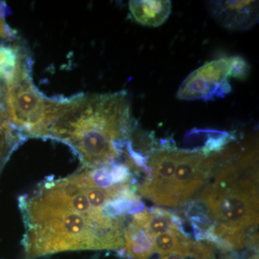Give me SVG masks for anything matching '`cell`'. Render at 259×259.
I'll list each match as a JSON object with an SVG mask.
<instances>
[{
	"mask_svg": "<svg viewBox=\"0 0 259 259\" xmlns=\"http://www.w3.org/2000/svg\"><path fill=\"white\" fill-rule=\"evenodd\" d=\"M212 157L201 151L180 150L174 175V190L179 204L183 203L198 192L210 177Z\"/></svg>",
	"mask_w": 259,
	"mask_h": 259,
	"instance_id": "obj_7",
	"label": "cell"
},
{
	"mask_svg": "<svg viewBox=\"0 0 259 259\" xmlns=\"http://www.w3.org/2000/svg\"><path fill=\"white\" fill-rule=\"evenodd\" d=\"M134 125L125 91L66 98L47 139L69 146L84 167L110 164L125 155Z\"/></svg>",
	"mask_w": 259,
	"mask_h": 259,
	"instance_id": "obj_2",
	"label": "cell"
},
{
	"mask_svg": "<svg viewBox=\"0 0 259 259\" xmlns=\"http://www.w3.org/2000/svg\"><path fill=\"white\" fill-rule=\"evenodd\" d=\"M258 167L241 164L214 178L202 202L212 221L213 233L225 239L258 224Z\"/></svg>",
	"mask_w": 259,
	"mask_h": 259,
	"instance_id": "obj_3",
	"label": "cell"
},
{
	"mask_svg": "<svg viewBox=\"0 0 259 259\" xmlns=\"http://www.w3.org/2000/svg\"><path fill=\"white\" fill-rule=\"evenodd\" d=\"M66 98H49L32 81L31 59L27 56L2 89V101L11 125L27 139H47L49 129Z\"/></svg>",
	"mask_w": 259,
	"mask_h": 259,
	"instance_id": "obj_4",
	"label": "cell"
},
{
	"mask_svg": "<svg viewBox=\"0 0 259 259\" xmlns=\"http://www.w3.org/2000/svg\"><path fill=\"white\" fill-rule=\"evenodd\" d=\"M25 141V138L10 123L3 101L0 100V172L13 152Z\"/></svg>",
	"mask_w": 259,
	"mask_h": 259,
	"instance_id": "obj_11",
	"label": "cell"
},
{
	"mask_svg": "<svg viewBox=\"0 0 259 259\" xmlns=\"http://www.w3.org/2000/svg\"><path fill=\"white\" fill-rule=\"evenodd\" d=\"M8 5L4 2L0 1V38H14L15 35L6 23L5 18L8 15Z\"/></svg>",
	"mask_w": 259,
	"mask_h": 259,
	"instance_id": "obj_14",
	"label": "cell"
},
{
	"mask_svg": "<svg viewBox=\"0 0 259 259\" xmlns=\"http://www.w3.org/2000/svg\"><path fill=\"white\" fill-rule=\"evenodd\" d=\"M29 56L20 44L0 45V80L8 81L25 58Z\"/></svg>",
	"mask_w": 259,
	"mask_h": 259,
	"instance_id": "obj_12",
	"label": "cell"
},
{
	"mask_svg": "<svg viewBox=\"0 0 259 259\" xmlns=\"http://www.w3.org/2000/svg\"><path fill=\"white\" fill-rule=\"evenodd\" d=\"M136 191L134 184L122 181L114 163L46 179L19 198L25 259L121 249L128 217L139 210Z\"/></svg>",
	"mask_w": 259,
	"mask_h": 259,
	"instance_id": "obj_1",
	"label": "cell"
},
{
	"mask_svg": "<svg viewBox=\"0 0 259 259\" xmlns=\"http://www.w3.org/2000/svg\"><path fill=\"white\" fill-rule=\"evenodd\" d=\"M208 5L212 18L228 30H248L254 26L258 20V2L211 1Z\"/></svg>",
	"mask_w": 259,
	"mask_h": 259,
	"instance_id": "obj_8",
	"label": "cell"
},
{
	"mask_svg": "<svg viewBox=\"0 0 259 259\" xmlns=\"http://www.w3.org/2000/svg\"><path fill=\"white\" fill-rule=\"evenodd\" d=\"M230 64L229 77L240 80L246 79L249 74L250 66L244 59L238 56H231L230 57Z\"/></svg>",
	"mask_w": 259,
	"mask_h": 259,
	"instance_id": "obj_13",
	"label": "cell"
},
{
	"mask_svg": "<svg viewBox=\"0 0 259 259\" xmlns=\"http://www.w3.org/2000/svg\"><path fill=\"white\" fill-rule=\"evenodd\" d=\"M180 150L168 143L163 148L153 150L148 156L150 174L137 191L156 204L168 207L180 205L174 190V175L179 159Z\"/></svg>",
	"mask_w": 259,
	"mask_h": 259,
	"instance_id": "obj_5",
	"label": "cell"
},
{
	"mask_svg": "<svg viewBox=\"0 0 259 259\" xmlns=\"http://www.w3.org/2000/svg\"><path fill=\"white\" fill-rule=\"evenodd\" d=\"M154 238L131 219L124 231L123 247L117 253L123 259H148L154 253Z\"/></svg>",
	"mask_w": 259,
	"mask_h": 259,
	"instance_id": "obj_9",
	"label": "cell"
},
{
	"mask_svg": "<svg viewBox=\"0 0 259 259\" xmlns=\"http://www.w3.org/2000/svg\"><path fill=\"white\" fill-rule=\"evenodd\" d=\"M231 64L230 58H223L207 63L187 76L181 83L177 98L181 100H212L231 93L228 81Z\"/></svg>",
	"mask_w": 259,
	"mask_h": 259,
	"instance_id": "obj_6",
	"label": "cell"
},
{
	"mask_svg": "<svg viewBox=\"0 0 259 259\" xmlns=\"http://www.w3.org/2000/svg\"><path fill=\"white\" fill-rule=\"evenodd\" d=\"M129 9L137 23L145 26L158 27L169 17L171 3L168 0H134L129 2Z\"/></svg>",
	"mask_w": 259,
	"mask_h": 259,
	"instance_id": "obj_10",
	"label": "cell"
}]
</instances>
